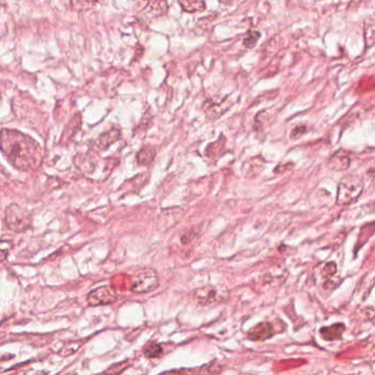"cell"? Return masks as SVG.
<instances>
[{
	"label": "cell",
	"mask_w": 375,
	"mask_h": 375,
	"mask_svg": "<svg viewBox=\"0 0 375 375\" xmlns=\"http://www.w3.org/2000/svg\"><path fill=\"white\" fill-rule=\"evenodd\" d=\"M80 345H82V342H79V341L69 342L67 345L63 347L60 351H58V354H61L62 356H67L70 354H73L79 349Z\"/></svg>",
	"instance_id": "cell-16"
},
{
	"label": "cell",
	"mask_w": 375,
	"mask_h": 375,
	"mask_svg": "<svg viewBox=\"0 0 375 375\" xmlns=\"http://www.w3.org/2000/svg\"><path fill=\"white\" fill-rule=\"evenodd\" d=\"M350 162L351 160L348 153L340 150L332 155L330 162H329V165L334 171H345L350 166Z\"/></svg>",
	"instance_id": "cell-11"
},
{
	"label": "cell",
	"mask_w": 375,
	"mask_h": 375,
	"mask_svg": "<svg viewBox=\"0 0 375 375\" xmlns=\"http://www.w3.org/2000/svg\"><path fill=\"white\" fill-rule=\"evenodd\" d=\"M362 189V180L356 176H348L339 183L337 202L340 205L350 204L360 196Z\"/></svg>",
	"instance_id": "cell-5"
},
{
	"label": "cell",
	"mask_w": 375,
	"mask_h": 375,
	"mask_svg": "<svg viewBox=\"0 0 375 375\" xmlns=\"http://www.w3.org/2000/svg\"><path fill=\"white\" fill-rule=\"evenodd\" d=\"M374 233H375V223L364 225V227L361 229L359 240H358V248L355 249V252H356V250H359L360 248L362 247L364 243L373 236Z\"/></svg>",
	"instance_id": "cell-15"
},
{
	"label": "cell",
	"mask_w": 375,
	"mask_h": 375,
	"mask_svg": "<svg viewBox=\"0 0 375 375\" xmlns=\"http://www.w3.org/2000/svg\"><path fill=\"white\" fill-rule=\"evenodd\" d=\"M305 131H306V126H304V125L297 126V128H295V129L293 130V132H292V134H291V137H292V139H297V138H300L301 134H304V133H305Z\"/></svg>",
	"instance_id": "cell-21"
},
{
	"label": "cell",
	"mask_w": 375,
	"mask_h": 375,
	"mask_svg": "<svg viewBox=\"0 0 375 375\" xmlns=\"http://www.w3.org/2000/svg\"><path fill=\"white\" fill-rule=\"evenodd\" d=\"M156 155V150L152 146H144L137 154V163L139 165L147 166L152 163Z\"/></svg>",
	"instance_id": "cell-12"
},
{
	"label": "cell",
	"mask_w": 375,
	"mask_h": 375,
	"mask_svg": "<svg viewBox=\"0 0 375 375\" xmlns=\"http://www.w3.org/2000/svg\"><path fill=\"white\" fill-rule=\"evenodd\" d=\"M96 4L95 1H72L70 3V6L74 9V10H78V11H85L90 9V7H93Z\"/></svg>",
	"instance_id": "cell-19"
},
{
	"label": "cell",
	"mask_w": 375,
	"mask_h": 375,
	"mask_svg": "<svg viewBox=\"0 0 375 375\" xmlns=\"http://www.w3.org/2000/svg\"><path fill=\"white\" fill-rule=\"evenodd\" d=\"M121 137V131L118 126H112L110 130L101 133L96 140V147L99 150H107L115 142L118 141Z\"/></svg>",
	"instance_id": "cell-8"
},
{
	"label": "cell",
	"mask_w": 375,
	"mask_h": 375,
	"mask_svg": "<svg viewBox=\"0 0 375 375\" xmlns=\"http://www.w3.org/2000/svg\"><path fill=\"white\" fill-rule=\"evenodd\" d=\"M230 292L225 286L206 285L194 292V300L202 307L223 304L229 298Z\"/></svg>",
	"instance_id": "cell-3"
},
{
	"label": "cell",
	"mask_w": 375,
	"mask_h": 375,
	"mask_svg": "<svg viewBox=\"0 0 375 375\" xmlns=\"http://www.w3.org/2000/svg\"><path fill=\"white\" fill-rule=\"evenodd\" d=\"M169 9V3L166 1H150L147 3V6L143 8V15L150 18H159L166 13Z\"/></svg>",
	"instance_id": "cell-10"
},
{
	"label": "cell",
	"mask_w": 375,
	"mask_h": 375,
	"mask_svg": "<svg viewBox=\"0 0 375 375\" xmlns=\"http://www.w3.org/2000/svg\"><path fill=\"white\" fill-rule=\"evenodd\" d=\"M160 285V278L154 269H141L131 276V291L135 294H147L155 291Z\"/></svg>",
	"instance_id": "cell-2"
},
{
	"label": "cell",
	"mask_w": 375,
	"mask_h": 375,
	"mask_svg": "<svg viewBox=\"0 0 375 375\" xmlns=\"http://www.w3.org/2000/svg\"><path fill=\"white\" fill-rule=\"evenodd\" d=\"M4 224L13 232H24L32 225V219L28 211L19 205H9L4 211Z\"/></svg>",
	"instance_id": "cell-4"
},
{
	"label": "cell",
	"mask_w": 375,
	"mask_h": 375,
	"mask_svg": "<svg viewBox=\"0 0 375 375\" xmlns=\"http://www.w3.org/2000/svg\"><path fill=\"white\" fill-rule=\"evenodd\" d=\"M118 300V294L109 285H102L94 288L87 295V304L92 307L111 305Z\"/></svg>",
	"instance_id": "cell-6"
},
{
	"label": "cell",
	"mask_w": 375,
	"mask_h": 375,
	"mask_svg": "<svg viewBox=\"0 0 375 375\" xmlns=\"http://www.w3.org/2000/svg\"><path fill=\"white\" fill-rule=\"evenodd\" d=\"M260 37L261 35L259 32H257V31L250 30L249 32L247 33L245 40H243V44H245V47L251 49V48L254 47L257 41H259Z\"/></svg>",
	"instance_id": "cell-17"
},
{
	"label": "cell",
	"mask_w": 375,
	"mask_h": 375,
	"mask_svg": "<svg viewBox=\"0 0 375 375\" xmlns=\"http://www.w3.org/2000/svg\"><path fill=\"white\" fill-rule=\"evenodd\" d=\"M179 6L182 7L185 12L193 13L198 11H204L206 9V2L200 1V0H195V1H179Z\"/></svg>",
	"instance_id": "cell-13"
},
{
	"label": "cell",
	"mask_w": 375,
	"mask_h": 375,
	"mask_svg": "<svg viewBox=\"0 0 375 375\" xmlns=\"http://www.w3.org/2000/svg\"><path fill=\"white\" fill-rule=\"evenodd\" d=\"M143 354L147 358L150 359H156L163 354V348L161 345L156 342H149L146 347L143 348Z\"/></svg>",
	"instance_id": "cell-14"
},
{
	"label": "cell",
	"mask_w": 375,
	"mask_h": 375,
	"mask_svg": "<svg viewBox=\"0 0 375 375\" xmlns=\"http://www.w3.org/2000/svg\"><path fill=\"white\" fill-rule=\"evenodd\" d=\"M276 333L273 325L269 322H263L255 325L247 333L248 339L252 341H265L272 338Z\"/></svg>",
	"instance_id": "cell-7"
},
{
	"label": "cell",
	"mask_w": 375,
	"mask_h": 375,
	"mask_svg": "<svg viewBox=\"0 0 375 375\" xmlns=\"http://www.w3.org/2000/svg\"><path fill=\"white\" fill-rule=\"evenodd\" d=\"M196 237H197V232L195 231V230H189V231L185 232L183 234L182 238H180V241H182L183 245H188V243H191Z\"/></svg>",
	"instance_id": "cell-20"
},
{
	"label": "cell",
	"mask_w": 375,
	"mask_h": 375,
	"mask_svg": "<svg viewBox=\"0 0 375 375\" xmlns=\"http://www.w3.org/2000/svg\"><path fill=\"white\" fill-rule=\"evenodd\" d=\"M346 331V325L342 323L333 324L331 326L323 327L319 329V334L325 341H336L342 339Z\"/></svg>",
	"instance_id": "cell-9"
},
{
	"label": "cell",
	"mask_w": 375,
	"mask_h": 375,
	"mask_svg": "<svg viewBox=\"0 0 375 375\" xmlns=\"http://www.w3.org/2000/svg\"><path fill=\"white\" fill-rule=\"evenodd\" d=\"M337 273V264L334 262H329L326 265L324 266V269L322 270V275L327 279L332 278L334 274Z\"/></svg>",
	"instance_id": "cell-18"
},
{
	"label": "cell",
	"mask_w": 375,
	"mask_h": 375,
	"mask_svg": "<svg viewBox=\"0 0 375 375\" xmlns=\"http://www.w3.org/2000/svg\"><path fill=\"white\" fill-rule=\"evenodd\" d=\"M1 150L8 161L22 171L38 169L41 163V148L29 135L20 131L2 129L1 131Z\"/></svg>",
	"instance_id": "cell-1"
}]
</instances>
